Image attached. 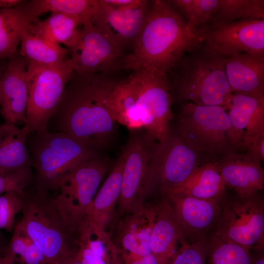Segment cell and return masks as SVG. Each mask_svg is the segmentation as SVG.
<instances>
[{"mask_svg": "<svg viewBox=\"0 0 264 264\" xmlns=\"http://www.w3.org/2000/svg\"><path fill=\"white\" fill-rule=\"evenodd\" d=\"M204 42L203 26H192L169 0H152L133 51L127 55L126 69H154L167 74Z\"/></svg>", "mask_w": 264, "mask_h": 264, "instance_id": "cell-2", "label": "cell"}, {"mask_svg": "<svg viewBox=\"0 0 264 264\" xmlns=\"http://www.w3.org/2000/svg\"><path fill=\"white\" fill-rule=\"evenodd\" d=\"M246 154L253 160L261 162L264 160V135L257 138L250 143L246 148Z\"/></svg>", "mask_w": 264, "mask_h": 264, "instance_id": "cell-38", "label": "cell"}, {"mask_svg": "<svg viewBox=\"0 0 264 264\" xmlns=\"http://www.w3.org/2000/svg\"><path fill=\"white\" fill-rule=\"evenodd\" d=\"M209 250V237H205L193 242L183 237L168 264H206Z\"/></svg>", "mask_w": 264, "mask_h": 264, "instance_id": "cell-35", "label": "cell"}, {"mask_svg": "<svg viewBox=\"0 0 264 264\" xmlns=\"http://www.w3.org/2000/svg\"><path fill=\"white\" fill-rule=\"evenodd\" d=\"M225 58L204 42L186 54L173 68L176 70L170 82L173 101L181 105L191 101L199 106H219L227 110L232 93Z\"/></svg>", "mask_w": 264, "mask_h": 264, "instance_id": "cell-3", "label": "cell"}, {"mask_svg": "<svg viewBox=\"0 0 264 264\" xmlns=\"http://www.w3.org/2000/svg\"><path fill=\"white\" fill-rule=\"evenodd\" d=\"M204 43L220 54H264V19L209 23L203 26Z\"/></svg>", "mask_w": 264, "mask_h": 264, "instance_id": "cell-14", "label": "cell"}, {"mask_svg": "<svg viewBox=\"0 0 264 264\" xmlns=\"http://www.w3.org/2000/svg\"><path fill=\"white\" fill-rule=\"evenodd\" d=\"M183 237L171 206L164 198L157 204L156 217L151 241L152 253L159 264H168Z\"/></svg>", "mask_w": 264, "mask_h": 264, "instance_id": "cell-24", "label": "cell"}, {"mask_svg": "<svg viewBox=\"0 0 264 264\" xmlns=\"http://www.w3.org/2000/svg\"><path fill=\"white\" fill-rule=\"evenodd\" d=\"M27 141L32 158L33 188L57 191L62 177L87 159L100 153L69 135L47 131L29 134Z\"/></svg>", "mask_w": 264, "mask_h": 264, "instance_id": "cell-5", "label": "cell"}, {"mask_svg": "<svg viewBox=\"0 0 264 264\" xmlns=\"http://www.w3.org/2000/svg\"><path fill=\"white\" fill-rule=\"evenodd\" d=\"M22 210V196L9 191L0 196V229L13 231L16 215Z\"/></svg>", "mask_w": 264, "mask_h": 264, "instance_id": "cell-37", "label": "cell"}, {"mask_svg": "<svg viewBox=\"0 0 264 264\" xmlns=\"http://www.w3.org/2000/svg\"><path fill=\"white\" fill-rule=\"evenodd\" d=\"M21 1L19 0H0V8L5 9L14 7Z\"/></svg>", "mask_w": 264, "mask_h": 264, "instance_id": "cell-42", "label": "cell"}, {"mask_svg": "<svg viewBox=\"0 0 264 264\" xmlns=\"http://www.w3.org/2000/svg\"><path fill=\"white\" fill-rule=\"evenodd\" d=\"M103 2L116 7H123L136 3L137 0H102Z\"/></svg>", "mask_w": 264, "mask_h": 264, "instance_id": "cell-41", "label": "cell"}, {"mask_svg": "<svg viewBox=\"0 0 264 264\" xmlns=\"http://www.w3.org/2000/svg\"><path fill=\"white\" fill-rule=\"evenodd\" d=\"M122 80L145 131L157 141L170 130L173 99L167 74L139 68Z\"/></svg>", "mask_w": 264, "mask_h": 264, "instance_id": "cell-6", "label": "cell"}, {"mask_svg": "<svg viewBox=\"0 0 264 264\" xmlns=\"http://www.w3.org/2000/svg\"><path fill=\"white\" fill-rule=\"evenodd\" d=\"M150 4L149 1L137 0L131 5L116 7L99 0L93 24L123 48L125 45L134 42L137 37L144 23Z\"/></svg>", "mask_w": 264, "mask_h": 264, "instance_id": "cell-15", "label": "cell"}, {"mask_svg": "<svg viewBox=\"0 0 264 264\" xmlns=\"http://www.w3.org/2000/svg\"><path fill=\"white\" fill-rule=\"evenodd\" d=\"M22 198V215L15 226L31 239L47 264L75 251L77 235L66 224L49 192L28 189Z\"/></svg>", "mask_w": 264, "mask_h": 264, "instance_id": "cell-4", "label": "cell"}, {"mask_svg": "<svg viewBox=\"0 0 264 264\" xmlns=\"http://www.w3.org/2000/svg\"><path fill=\"white\" fill-rule=\"evenodd\" d=\"M124 162L122 152L86 211L85 218L105 230L113 220L120 195Z\"/></svg>", "mask_w": 264, "mask_h": 264, "instance_id": "cell-23", "label": "cell"}, {"mask_svg": "<svg viewBox=\"0 0 264 264\" xmlns=\"http://www.w3.org/2000/svg\"><path fill=\"white\" fill-rule=\"evenodd\" d=\"M28 62L17 52L9 59L0 82V113L5 123L24 124L28 102Z\"/></svg>", "mask_w": 264, "mask_h": 264, "instance_id": "cell-19", "label": "cell"}, {"mask_svg": "<svg viewBox=\"0 0 264 264\" xmlns=\"http://www.w3.org/2000/svg\"><path fill=\"white\" fill-rule=\"evenodd\" d=\"M254 260L253 264H264V249L254 251Z\"/></svg>", "mask_w": 264, "mask_h": 264, "instance_id": "cell-43", "label": "cell"}, {"mask_svg": "<svg viewBox=\"0 0 264 264\" xmlns=\"http://www.w3.org/2000/svg\"><path fill=\"white\" fill-rule=\"evenodd\" d=\"M0 264H15V260L12 257L6 255L0 256Z\"/></svg>", "mask_w": 264, "mask_h": 264, "instance_id": "cell-45", "label": "cell"}, {"mask_svg": "<svg viewBox=\"0 0 264 264\" xmlns=\"http://www.w3.org/2000/svg\"><path fill=\"white\" fill-rule=\"evenodd\" d=\"M252 251L212 234L206 264H253Z\"/></svg>", "mask_w": 264, "mask_h": 264, "instance_id": "cell-31", "label": "cell"}, {"mask_svg": "<svg viewBox=\"0 0 264 264\" xmlns=\"http://www.w3.org/2000/svg\"><path fill=\"white\" fill-rule=\"evenodd\" d=\"M75 255L82 264H121L118 250L106 230L84 218L77 232Z\"/></svg>", "mask_w": 264, "mask_h": 264, "instance_id": "cell-22", "label": "cell"}, {"mask_svg": "<svg viewBox=\"0 0 264 264\" xmlns=\"http://www.w3.org/2000/svg\"><path fill=\"white\" fill-rule=\"evenodd\" d=\"M27 136L23 128L6 123L0 125V174L33 167Z\"/></svg>", "mask_w": 264, "mask_h": 264, "instance_id": "cell-26", "label": "cell"}, {"mask_svg": "<svg viewBox=\"0 0 264 264\" xmlns=\"http://www.w3.org/2000/svg\"><path fill=\"white\" fill-rule=\"evenodd\" d=\"M263 19L264 0H220L218 10L209 23Z\"/></svg>", "mask_w": 264, "mask_h": 264, "instance_id": "cell-32", "label": "cell"}, {"mask_svg": "<svg viewBox=\"0 0 264 264\" xmlns=\"http://www.w3.org/2000/svg\"><path fill=\"white\" fill-rule=\"evenodd\" d=\"M165 197L185 239L192 242L207 237L220 216L223 200H204L179 194Z\"/></svg>", "mask_w": 264, "mask_h": 264, "instance_id": "cell-16", "label": "cell"}, {"mask_svg": "<svg viewBox=\"0 0 264 264\" xmlns=\"http://www.w3.org/2000/svg\"><path fill=\"white\" fill-rule=\"evenodd\" d=\"M225 187L216 163L209 162L198 166L166 195L179 194L204 200H223Z\"/></svg>", "mask_w": 264, "mask_h": 264, "instance_id": "cell-25", "label": "cell"}, {"mask_svg": "<svg viewBox=\"0 0 264 264\" xmlns=\"http://www.w3.org/2000/svg\"><path fill=\"white\" fill-rule=\"evenodd\" d=\"M121 258V264H159L156 257L152 253L144 256H124Z\"/></svg>", "mask_w": 264, "mask_h": 264, "instance_id": "cell-39", "label": "cell"}, {"mask_svg": "<svg viewBox=\"0 0 264 264\" xmlns=\"http://www.w3.org/2000/svg\"><path fill=\"white\" fill-rule=\"evenodd\" d=\"M225 70L232 93L264 97V54L241 52L226 56Z\"/></svg>", "mask_w": 264, "mask_h": 264, "instance_id": "cell-21", "label": "cell"}, {"mask_svg": "<svg viewBox=\"0 0 264 264\" xmlns=\"http://www.w3.org/2000/svg\"><path fill=\"white\" fill-rule=\"evenodd\" d=\"M98 2V0H22L19 5L31 22L47 12L63 13L79 18L83 25L93 22Z\"/></svg>", "mask_w": 264, "mask_h": 264, "instance_id": "cell-27", "label": "cell"}, {"mask_svg": "<svg viewBox=\"0 0 264 264\" xmlns=\"http://www.w3.org/2000/svg\"><path fill=\"white\" fill-rule=\"evenodd\" d=\"M47 264H82L77 259L75 251L59 259Z\"/></svg>", "mask_w": 264, "mask_h": 264, "instance_id": "cell-40", "label": "cell"}, {"mask_svg": "<svg viewBox=\"0 0 264 264\" xmlns=\"http://www.w3.org/2000/svg\"><path fill=\"white\" fill-rule=\"evenodd\" d=\"M8 243L0 231V256H4Z\"/></svg>", "mask_w": 264, "mask_h": 264, "instance_id": "cell-44", "label": "cell"}, {"mask_svg": "<svg viewBox=\"0 0 264 264\" xmlns=\"http://www.w3.org/2000/svg\"><path fill=\"white\" fill-rule=\"evenodd\" d=\"M170 3L196 28L208 24L217 13L220 0H172Z\"/></svg>", "mask_w": 264, "mask_h": 264, "instance_id": "cell-34", "label": "cell"}, {"mask_svg": "<svg viewBox=\"0 0 264 264\" xmlns=\"http://www.w3.org/2000/svg\"><path fill=\"white\" fill-rule=\"evenodd\" d=\"M157 205L144 203L122 216L116 228L115 244L120 257H140L152 253L151 241Z\"/></svg>", "mask_w": 264, "mask_h": 264, "instance_id": "cell-17", "label": "cell"}, {"mask_svg": "<svg viewBox=\"0 0 264 264\" xmlns=\"http://www.w3.org/2000/svg\"><path fill=\"white\" fill-rule=\"evenodd\" d=\"M79 28L77 41L70 50L69 61L79 74L110 73L126 69L123 48L88 22Z\"/></svg>", "mask_w": 264, "mask_h": 264, "instance_id": "cell-12", "label": "cell"}, {"mask_svg": "<svg viewBox=\"0 0 264 264\" xmlns=\"http://www.w3.org/2000/svg\"><path fill=\"white\" fill-rule=\"evenodd\" d=\"M111 163L100 153L87 159L61 179L54 198L63 220L74 233L85 217Z\"/></svg>", "mask_w": 264, "mask_h": 264, "instance_id": "cell-10", "label": "cell"}, {"mask_svg": "<svg viewBox=\"0 0 264 264\" xmlns=\"http://www.w3.org/2000/svg\"><path fill=\"white\" fill-rule=\"evenodd\" d=\"M212 234L252 251L264 249V197L258 193L223 202Z\"/></svg>", "mask_w": 264, "mask_h": 264, "instance_id": "cell-11", "label": "cell"}, {"mask_svg": "<svg viewBox=\"0 0 264 264\" xmlns=\"http://www.w3.org/2000/svg\"><path fill=\"white\" fill-rule=\"evenodd\" d=\"M5 69V68H4V67L3 66L0 65V106L1 103L0 82Z\"/></svg>", "mask_w": 264, "mask_h": 264, "instance_id": "cell-46", "label": "cell"}, {"mask_svg": "<svg viewBox=\"0 0 264 264\" xmlns=\"http://www.w3.org/2000/svg\"><path fill=\"white\" fill-rule=\"evenodd\" d=\"M32 167L0 174V195L15 191L23 196L33 181Z\"/></svg>", "mask_w": 264, "mask_h": 264, "instance_id": "cell-36", "label": "cell"}, {"mask_svg": "<svg viewBox=\"0 0 264 264\" xmlns=\"http://www.w3.org/2000/svg\"><path fill=\"white\" fill-rule=\"evenodd\" d=\"M5 255L14 258L15 264H47L44 256L31 239L15 225Z\"/></svg>", "mask_w": 264, "mask_h": 264, "instance_id": "cell-33", "label": "cell"}, {"mask_svg": "<svg viewBox=\"0 0 264 264\" xmlns=\"http://www.w3.org/2000/svg\"><path fill=\"white\" fill-rule=\"evenodd\" d=\"M81 20L74 16L51 13L44 21L37 19L31 22L28 31L46 40L64 44L69 50L75 45L79 35Z\"/></svg>", "mask_w": 264, "mask_h": 264, "instance_id": "cell-28", "label": "cell"}, {"mask_svg": "<svg viewBox=\"0 0 264 264\" xmlns=\"http://www.w3.org/2000/svg\"><path fill=\"white\" fill-rule=\"evenodd\" d=\"M231 125L230 140L234 150L247 146L264 135V97L232 93L227 110Z\"/></svg>", "mask_w": 264, "mask_h": 264, "instance_id": "cell-18", "label": "cell"}, {"mask_svg": "<svg viewBox=\"0 0 264 264\" xmlns=\"http://www.w3.org/2000/svg\"><path fill=\"white\" fill-rule=\"evenodd\" d=\"M73 72L69 59L53 66L28 62V102L23 127L28 135L46 131Z\"/></svg>", "mask_w": 264, "mask_h": 264, "instance_id": "cell-9", "label": "cell"}, {"mask_svg": "<svg viewBox=\"0 0 264 264\" xmlns=\"http://www.w3.org/2000/svg\"><path fill=\"white\" fill-rule=\"evenodd\" d=\"M132 132L123 151L124 162L118 202L120 216L133 211L143 204L140 202L141 189L156 141L146 131Z\"/></svg>", "mask_w": 264, "mask_h": 264, "instance_id": "cell-13", "label": "cell"}, {"mask_svg": "<svg viewBox=\"0 0 264 264\" xmlns=\"http://www.w3.org/2000/svg\"><path fill=\"white\" fill-rule=\"evenodd\" d=\"M108 75L74 71L51 118L59 132L98 152L109 146L117 128L108 105L117 82Z\"/></svg>", "mask_w": 264, "mask_h": 264, "instance_id": "cell-1", "label": "cell"}, {"mask_svg": "<svg viewBox=\"0 0 264 264\" xmlns=\"http://www.w3.org/2000/svg\"><path fill=\"white\" fill-rule=\"evenodd\" d=\"M20 54L27 61L42 66H53L67 61L70 50L28 30L21 41Z\"/></svg>", "mask_w": 264, "mask_h": 264, "instance_id": "cell-29", "label": "cell"}, {"mask_svg": "<svg viewBox=\"0 0 264 264\" xmlns=\"http://www.w3.org/2000/svg\"><path fill=\"white\" fill-rule=\"evenodd\" d=\"M31 23L19 4L12 8L0 9V59H9L17 52L22 36Z\"/></svg>", "mask_w": 264, "mask_h": 264, "instance_id": "cell-30", "label": "cell"}, {"mask_svg": "<svg viewBox=\"0 0 264 264\" xmlns=\"http://www.w3.org/2000/svg\"><path fill=\"white\" fill-rule=\"evenodd\" d=\"M174 130L199 153L222 157L236 152L230 140L231 125L226 110L219 106L181 105Z\"/></svg>", "mask_w": 264, "mask_h": 264, "instance_id": "cell-8", "label": "cell"}, {"mask_svg": "<svg viewBox=\"0 0 264 264\" xmlns=\"http://www.w3.org/2000/svg\"><path fill=\"white\" fill-rule=\"evenodd\" d=\"M261 162L236 152L222 157L217 163L225 187L233 189L237 197L247 198L264 187V170Z\"/></svg>", "mask_w": 264, "mask_h": 264, "instance_id": "cell-20", "label": "cell"}, {"mask_svg": "<svg viewBox=\"0 0 264 264\" xmlns=\"http://www.w3.org/2000/svg\"><path fill=\"white\" fill-rule=\"evenodd\" d=\"M200 164L199 153L170 128L166 137L156 141L142 187L140 202L159 193L165 197L181 184Z\"/></svg>", "mask_w": 264, "mask_h": 264, "instance_id": "cell-7", "label": "cell"}]
</instances>
